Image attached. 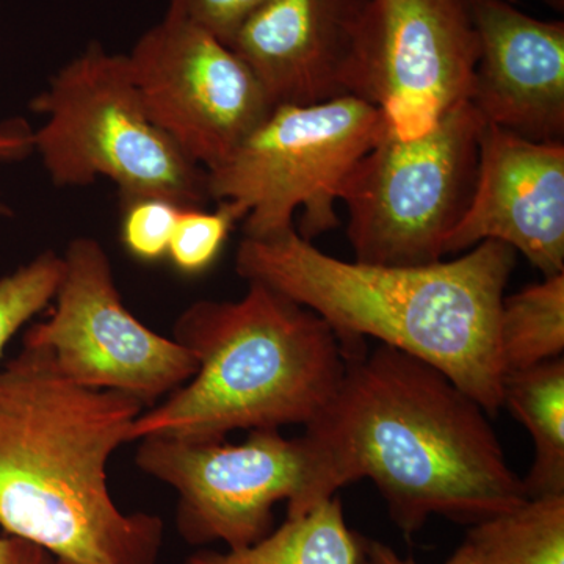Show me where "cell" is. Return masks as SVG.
I'll use <instances>...</instances> for the list:
<instances>
[{"instance_id": "obj_21", "label": "cell", "mask_w": 564, "mask_h": 564, "mask_svg": "<svg viewBox=\"0 0 564 564\" xmlns=\"http://www.w3.org/2000/svg\"><path fill=\"white\" fill-rule=\"evenodd\" d=\"M182 207L161 198L124 202L121 242L137 261L155 263L169 254L174 225Z\"/></svg>"}, {"instance_id": "obj_26", "label": "cell", "mask_w": 564, "mask_h": 564, "mask_svg": "<svg viewBox=\"0 0 564 564\" xmlns=\"http://www.w3.org/2000/svg\"><path fill=\"white\" fill-rule=\"evenodd\" d=\"M508 2H511V0H508Z\"/></svg>"}, {"instance_id": "obj_12", "label": "cell", "mask_w": 564, "mask_h": 564, "mask_svg": "<svg viewBox=\"0 0 564 564\" xmlns=\"http://www.w3.org/2000/svg\"><path fill=\"white\" fill-rule=\"evenodd\" d=\"M496 240L522 252L544 276L564 273V144L485 124L477 184L445 256Z\"/></svg>"}, {"instance_id": "obj_13", "label": "cell", "mask_w": 564, "mask_h": 564, "mask_svg": "<svg viewBox=\"0 0 564 564\" xmlns=\"http://www.w3.org/2000/svg\"><path fill=\"white\" fill-rule=\"evenodd\" d=\"M478 36L473 98L486 124L532 141H563L564 22L508 0H469Z\"/></svg>"}, {"instance_id": "obj_20", "label": "cell", "mask_w": 564, "mask_h": 564, "mask_svg": "<svg viewBox=\"0 0 564 564\" xmlns=\"http://www.w3.org/2000/svg\"><path fill=\"white\" fill-rule=\"evenodd\" d=\"M243 218V210L228 202L218 203V209L212 212L204 207L181 209L166 258L185 276L206 273L220 258L234 226Z\"/></svg>"}, {"instance_id": "obj_4", "label": "cell", "mask_w": 564, "mask_h": 564, "mask_svg": "<svg viewBox=\"0 0 564 564\" xmlns=\"http://www.w3.org/2000/svg\"><path fill=\"white\" fill-rule=\"evenodd\" d=\"M248 284L236 302L199 300L182 311L173 339L195 355L198 372L135 419L131 443L306 425L332 399L345 369L332 326L269 285Z\"/></svg>"}, {"instance_id": "obj_19", "label": "cell", "mask_w": 564, "mask_h": 564, "mask_svg": "<svg viewBox=\"0 0 564 564\" xmlns=\"http://www.w3.org/2000/svg\"><path fill=\"white\" fill-rule=\"evenodd\" d=\"M62 272V256L47 250L0 278V359L17 333L50 306Z\"/></svg>"}, {"instance_id": "obj_10", "label": "cell", "mask_w": 564, "mask_h": 564, "mask_svg": "<svg viewBox=\"0 0 564 564\" xmlns=\"http://www.w3.org/2000/svg\"><path fill=\"white\" fill-rule=\"evenodd\" d=\"M139 443L137 467L174 489L177 533L192 545L236 551L258 543L273 530L274 505L295 502L306 484L302 440L278 429L251 430L243 444L170 436Z\"/></svg>"}, {"instance_id": "obj_25", "label": "cell", "mask_w": 564, "mask_h": 564, "mask_svg": "<svg viewBox=\"0 0 564 564\" xmlns=\"http://www.w3.org/2000/svg\"><path fill=\"white\" fill-rule=\"evenodd\" d=\"M364 564H417L413 558H403L380 541L364 540ZM444 564H473L462 545Z\"/></svg>"}, {"instance_id": "obj_8", "label": "cell", "mask_w": 564, "mask_h": 564, "mask_svg": "<svg viewBox=\"0 0 564 564\" xmlns=\"http://www.w3.org/2000/svg\"><path fill=\"white\" fill-rule=\"evenodd\" d=\"M478 54L469 0H369L345 91L377 107L393 135L414 139L470 101Z\"/></svg>"}, {"instance_id": "obj_6", "label": "cell", "mask_w": 564, "mask_h": 564, "mask_svg": "<svg viewBox=\"0 0 564 564\" xmlns=\"http://www.w3.org/2000/svg\"><path fill=\"white\" fill-rule=\"evenodd\" d=\"M386 132L381 111L355 96L278 106L217 169L210 199L243 210V234L265 239L295 229L313 240L339 226L336 203L348 176Z\"/></svg>"}, {"instance_id": "obj_5", "label": "cell", "mask_w": 564, "mask_h": 564, "mask_svg": "<svg viewBox=\"0 0 564 564\" xmlns=\"http://www.w3.org/2000/svg\"><path fill=\"white\" fill-rule=\"evenodd\" d=\"M46 118L33 151L57 187L106 177L122 199L161 198L182 209L209 202L207 173L151 120L133 84L128 55L88 47L33 98Z\"/></svg>"}, {"instance_id": "obj_3", "label": "cell", "mask_w": 564, "mask_h": 564, "mask_svg": "<svg viewBox=\"0 0 564 564\" xmlns=\"http://www.w3.org/2000/svg\"><path fill=\"white\" fill-rule=\"evenodd\" d=\"M516 251L485 240L454 261L383 265L340 261L295 229L243 237L236 272L282 293L332 326L351 350L380 340L436 367L496 415L502 408L505 370L499 315Z\"/></svg>"}, {"instance_id": "obj_16", "label": "cell", "mask_w": 564, "mask_h": 564, "mask_svg": "<svg viewBox=\"0 0 564 564\" xmlns=\"http://www.w3.org/2000/svg\"><path fill=\"white\" fill-rule=\"evenodd\" d=\"M184 564H364V538L348 529L343 502L334 496L306 514L285 519L258 543L199 551Z\"/></svg>"}, {"instance_id": "obj_23", "label": "cell", "mask_w": 564, "mask_h": 564, "mask_svg": "<svg viewBox=\"0 0 564 564\" xmlns=\"http://www.w3.org/2000/svg\"><path fill=\"white\" fill-rule=\"evenodd\" d=\"M0 564H57V562L41 545L14 534H7V536H0Z\"/></svg>"}, {"instance_id": "obj_17", "label": "cell", "mask_w": 564, "mask_h": 564, "mask_svg": "<svg viewBox=\"0 0 564 564\" xmlns=\"http://www.w3.org/2000/svg\"><path fill=\"white\" fill-rule=\"evenodd\" d=\"M462 547L473 564H564V494L469 525Z\"/></svg>"}, {"instance_id": "obj_24", "label": "cell", "mask_w": 564, "mask_h": 564, "mask_svg": "<svg viewBox=\"0 0 564 564\" xmlns=\"http://www.w3.org/2000/svg\"><path fill=\"white\" fill-rule=\"evenodd\" d=\"M33 152L32 133L22 126L0 129V161H21ZM11 209L0 199V217H10Z\"/></svg>"}, {"instance_id": "obj_11", "label": "cell", "mask_w": 564, "mask_h": 564, "mask_svg": "<svg viewBox=\"0 0 564 564\" xmlns=\"http://www.w3.org/2000/svg\"><path fill=\"white\" fill-rule=\"evenodd\" d=\"M159 129L196 165H221L274 106L254 73L217 36L165 14L128 54Z\"/></svg>"}, {"instance_id": "obj_15", "label": "cell", "mask_w": 564, "mask_h": 564, "mask_svg": "<svg viewBox=\"0 0 564 564\" xmlns=\"http://www.w3.org/2000/svg\"><path fill=\"white\" fill-rule=\"evenodd\" d=\"M503 406L532 436L533 464L522 478L527 497L564 494V359L505 373Z\"/></svg>"}, {"instance_id": "obj_22", "label": "cell", "mask_w": 564, "mask_h": 564, "mask_svg": "<svg viewBox=\"0 0 564 564\" xmlns=\"http://www.w3.org/2000/svg\"><path fill=\"white\" fill-rule=\"evenodd\" d=\"M262 2L263 0H170L166 14L198 25L229 46L245 21Z\"/></svg>"}, {"instance_id": "obj_7", "label": "cell", "mask_w": 564, "mask_h": 564, "mask_svg": "<svg viewBox=\"0 0 564 564\" xmlns=\"http://www.w3.org/2000/svg\"><path fill=\"white\" fill-rule=\"evenodd\" d=\"M485 124L466 101L414 139H399L386 128L340 193L355 261H443L445 243L473 199Z\"/></svg>"}, {"instance_id": "obj_2", "label": "cell", "mask_w": 564, "mask_h": 564, "mask_svg": "<svg viewBox=\"0 0 564 564\" xmlns=\"http://www.w3.org/2000/svg\"><path fill=\"white\" fill-rule=\"evenodd\" d=\"M120 391L70 380L44 348L0 366V525L57 564H158L165 525L124 513L107 466L143 413Z\"/></svg>"}, {"instance_id": "obj_14", "label": "cell", "mask_w": 564, "mask_h": 564, "mask_svg": "<svg viewBox=\"0 0 564 564\" xmlns=\"http://www.w3.org/2000/svg\"><path fill=\"white\" fill-rule=\"evenodd\" d=\"M369 0H263L229 44L274 107L347 96L345 74Z\"/></svg>"}, {"instance_id": "obj_9", "label": "cell", "mask_w": 564, "mask_h": 564, "mask_svg": "<svg viewBox=\"0 0 564 564\" xmlns=\"http://www.w3.org/2000/svg\"><path fill=\"white\" fill-rule=\"evenodd\" d=\"M62 259L54 311L25 329L24 347L50 351L76 383L128 393L144 408L195 377V355L173 337L152 332L124 306L98 240L76 237Z\"/></svg>"}, {"instance_id": "obj_1", "label": "cell", "mask_w": 564, "mask_h": 564, "mask_svg": "<svg viewBox=\"0 0 564 564\" xmlns=\"http://www.w3.org/2000/svg\"><path fill=\"white\" fill-rule=\"evenodd\" d=\"M344 356L339 386L300 436L306 484L288 519L364 478L406 538L432 516L469 527L529 499L488 414L447 375L383 344Z\"/></svg>"}, {"instance_id": "obj_18", "label": "cell", "mask_w": 564, "mask_h": 564, "mask_svg": "<svg viewBox=\"0 0 564 564\" xmlns=\"http://www.w3.org/2000/svg\"><path fill=\"white\" fill-rule=\"evenodd\" d=\"M499 350L505 373L563 358L564 273L503 296Z\"/></svg>"}]
</instances>
